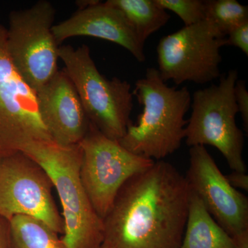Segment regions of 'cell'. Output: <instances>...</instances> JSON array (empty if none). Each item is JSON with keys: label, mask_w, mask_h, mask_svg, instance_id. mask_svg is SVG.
Instances as JSON below:
<instances>
[{"label": "cell", "mask_w": 248, "mask_h": 248, "mask_svg": "<svg viewBox=\"0 0 248 248\" xmlns=\"http://www.w3.org/2000/svg\"><path fill=\"white\" fill-rule=\"evenodd\" d=\"M190 190L185 176L160 160L130 178L103 219V248H179Z\"/></svg>", "instance_id": "obj_1"}, {"label": "cell", "mask_w": 248, "mask_h": 248, "mask_svg": "<svg viewBox=\"0 0 248 248\" xmlns=\"http://www.w3.org/2000/svg\"><path fill=\"white\" fill-rule=\"evenodd\" d=\"M164 10L174 13L181 18L185 27L205 19V1L203 0H155Z\"/></svg>", "instance_id": "obj_18"}, {"label": "cell", "mask_w": 248, "mask_h": 248, "mask_svg": "<svg viewBox=\"0 0 248 248\" xmlns=\"http://www.w3.org/2000/svg\"><path fill=\"white\" fill-rule=\"evenodd\" d=\"M79 145L83 152L81 183L93 208L103 220L122 186L149 169L155 160L134 154L118 141L104 136L91 123Z\"/></svg>", "instance_id": "obj_8"}, {"label": "cell", "mask_w": 248, "mask_h": 248, "mask_svg": "<svg viewBox=\"0 0 248 248\" xmlns=\"http://www.w3.org/2000/svg\"><path fill=\"white\" fill-rule=\"evenodd\" d=\"M228 182L235 189L248 190V175L247 173L232 171L231 174H227Z\"/></svg>", "instance_id": "obj_21"}, {"label": "cell", "mask_w": 248, "mask_h": 248, "mask_svg": "<svg viewBox=\"0 0 248 248\" xmlns=\"http://www.w3.org/2000/svg\"><path fill=\"white\" fill-rule=\"evenodd\" d=\"M237 80V71L231 70L221 76L218 84L194 93L185 139L190 147H215L232 171L246 172L247 167L243 159L244 133L236 122L239 112L234 86Z\"/></svg>", "instance_id": "obj_5"}, {"label": "cell", "mask_w": 248, "mask_h": 248, "mask_svg": "<svg viewBox=\"0 0 248 248\" xmlns=\"http://www.w3.org/2000/svg\"><path fill=\"white\" fill-rule=\"evenodd\" d=\"M236 248H248V230L233 237Z\"/></svg>", "instance_id": "obj_23"}, {"label": "cell", "mask_w": 248, "mask_h": 248, "mask_svg": "<svg viewBox=\"0 0 248 248\" xmlns=\"http://www.w3.org/2000/svg\"><path fill=\"white\" fill-rule=\"evenodd\" d=\"M55 8L46 0L9 14L6 45L11 60L36 93L58 73L60 46L54 37Z\"/></svg>", "instance_id": "obj_6"}, {"label": "cell", "mask_w": 248, "mask_h": 248, "mask_svg": "<svg viewBox=\"0 0 248 248\" xmlns=\"http://www.w3.org/2000/svg\"><path fill=\"white\" fill-rule=\"evenodd\" d=\"M103 248L102 247V246H101V247H100V248Z\"/></svg>", "instance_id": "obj_25"}, {"label": "cell", "mask_w": 248, "mask_h": 248, "mask_svg": "<svg viewBox=\"0 0 248 248\" xmlns=\"http://www.w3.org/2000/svg\"><path fill=\"white\" fill-rule=\"evenodd\" d=\"M40 165L53 182L63 208L65 248H99L103 220L86 195L80 178L83 152L79 143L62 146L55 142L31 144L22 151Z\"/></svg>", "instance_id": "obj_3"}, {"label": "cell", "mask_w": 248, "mask_h": 248, "mask_svg": "<svg viewBox=\"0 0 248 248\" xmlns=\"http://www.w3.org/2000/svg\"><path fill=\"white\" fill-rule=\"evenodd\" d=\"M106 2L120 10L143 44L170 19L155 0H108Z\"/></svg>", "instance_id": "obj_15"}, {"label": "cell", "mask_w": 248, "mask_h": 248, "mask_svg": "<svg viewBox=\"0 0 248 248\" xmlns=\"http://www.w3.org/2000/svg\"><path fill=\"white\" fill-rule=\"evenodd\" d=\"M10 248H65L58 233L42 221L27 215L9 220Z\"/></svg>", "instance_id": "obj_16"}, {"label": "cell", "mask_w": 248, "mask_h": 248, "mask_svg": "<svg viewBox=\"0 0 248 248\" xmlns=\"http://www.w3.org/2000/svg\"><path fill=\"white\" fill-rule=\"evenodd\" d=\"M132 92L143 111L119 142L134 154L162 160L177 151L185 139V116L192 104L190 91L186 86L170 87L156 68H148Z\"/></svg>", "instance_id": "obj_2"}, {"label": "cell", "mask_w": 248, "mask_h": 248, "mask_svg": "<svg viewBox=\"0 0 248 248\" xmlns=\"http://www.w3.org/2000/svg\"><path fill=\"white\" fill-rule=\"evenodd\" d=\"M100 1L97 0H82V1H78L76 2L77 6H78L79 9H85V8L89 7L95 4H97Z\"/></svg>", "instance_id": "obj_24"}, {"label": "cell", "mask_w": 248, "mask_h": 248, "mask_svg": "<svg viewBox=\"0 0 248 248\" xmlns=\"http://www.w3.org/2000/svg\"><path fill=\"white\" fill-rule=\"evenodd\" d=\"M226 35L209 19L163 37L156 46L159 76L179 86L189 81L205 84L221 77V48Z\"/></svg>", "instance_id": "obj_7"}, {"label": "cell", "mask_w": 248, "mask_h": 248, "mask_svg": "<svg viewBox=\"0 0 248 248\" xmlns=\"http://www.w3.org/2000/svg\"><path fill=\"white\" fill-rule=\"evenodd\" d=\"M185 176L191 192L231 236L248 230V200L229 184L205 146L190 147Z\"/></svg>", "instance_id": "obj_11"}, {"label": "cell", "mask_w": 248, "mask_h": 248, "mask_svg": "<svg viewBox=\"0 0 248 248\" xmlns=\"http://www.w3.org/2000/svg\"><path fill=\"white\" fill-rule=\"evenodd\" d=\"M205 19L213 22L226 36L248 22V7L236 0H205Z\"/></svg>", "instance_id": "obj_17"}, {"label": "cell", "mask_w": 248, "mask_h": 248, "mask_svg": "<svg viewBox=\"0 0 248 248\" xmlns=\"http://www.w3.org/2000/svg\"><path fill=\"white\" fill-rule=\"evenodd\" d=\"M52 31L59 46L71 37H96L121 46L138 62L146 60L144 44L120 10L107 2L99 1L78 10L71 17L54 25Z\"/></svg>", "instance_id": "obj_13"}, {"label": "cell", "mask_w": 248, "mask_h": 248, "mask_svg": "<svg viewBox=\"0 0 248 248\" xmlns=\"http://www.w3.org/2000/svg\"><path fill=\"white\" fill-rule=\"evenodd\" d=\"M179 248H236L232 236L217 223L202 201L191 192L187 222Z\"/></svg>", "instance_id": "obj_14"}, {"label": "cell", "mask_w": 248, "mask_h": 248, "mask_svg": "<svg viewBox=\"0 0 248 248\" xmlns=\"http://www.w3.org/2000/svg\"><path fill=\"white\" fill-rule=\"evenodd\" d=\"M53 187L45 170L22 152L0 158V216L8 221L27 215L63 235L64 222L54 200Z\"/></svg>", "instance_id": "obj_10"}, {"label": "cell", "mask_w": 248, "mask_h": 248, "mask_svg": "<svg viewBox=\"0 0 248 248\" xmlns=\"http://www.w3.org/2000/svg\"><path fill=\"white\" fill-rule=\"evenodd\" d=\"M36 94L41 119L53 142L62 146L79 144L90 122L65 70H59Z\"/></svg>", "instance_id": "obj_12"}, {"label": "cell", "mask_w": 248, "mask_h": 248, "mask_svg": "<svg viewBox=\"0 0 248 248\" xmlns=\"http://www.w3.org/2000/svg\"><path fill=\"white\" fill-rule=\"evenodd\" d=\"M234 96L238 112L241 114L245 130H248V92L244 80L236 81L234 86Z\"/></svg>", "instance_id": "obj_19"}, {"label": "cell", "mask_w": 248, "mask_h": 248, "mask_svg": "<svg viewBox=\"0 0 248 248\" xmlns=\"http://www.w3.org/2000/svg\"><path fill=\"white\" fill-rule=\"evenodd\" d=\"M228 45L234 46L241 49L248 55V22L241 24L227 35Z\"/></svg>", "instance_id": "obj_20"}, {"label": "cell", "mask_w": 248, "mask_h": 248, "mask_svg": "<svg viewBox=\"0 0 248 248\" xmlns=\"http://www.w3.org/2000/svg\"><path fill=\"white\" fill-rule=\"evenodd\" d=\"M46 142L53 141L41 119L37 94L14 66L0 23V158Z\"/></svg>", "instance_id": "obj_9"}, {"label": "cell", "mask_w": 248, "mask_h": 248, "mask_svg": "<svg viewBox=\"0 0 248 248\" xmlns=\"http://www.w3.org/2000/svg\"><path fill=\"white\" fill-rule=\"evenodd\" d=\"M0 248H10L9 221L0 216Z\"/></svg>", "instance_id": "obj_22"}, {"label": "cell", "mask_w": 248, "mask_h": 248, "mask_svg": "<svg viewBox=\"0 0 248 248\" xmlns=\"http://www.w3.org/2000/svg\"><path fill=\"white\" fill-rule=\"evenodd\" d=\"M59 56L78 93L90 123L107 138L120 141L130 124L133 108L131 86L99 73L89 47L60 46Z\"/></svg>", "instance_id": "obj_4"}]
</instances>
